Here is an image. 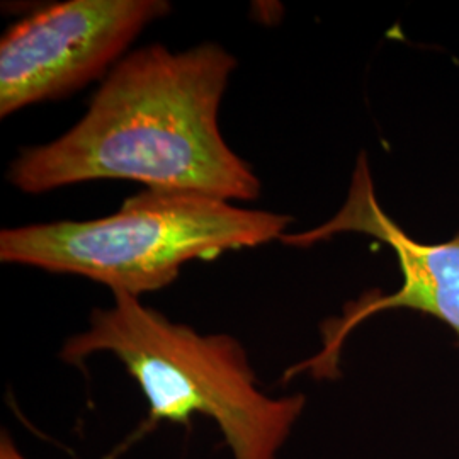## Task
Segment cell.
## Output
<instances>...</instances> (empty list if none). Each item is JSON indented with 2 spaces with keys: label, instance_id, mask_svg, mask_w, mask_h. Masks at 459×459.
Here are the masks:
<instances>
[{
  "label": "cell",
  "instance_id": "6da1fadb",
  "mask_svg": "<svg viewBox=\"0 0 459 459\" xmlns=\"http://www.w3.org/2000/svg\"><path fill=\"white\" fill-rule=\"evenodd\" d=\"M237 66L216 43L133 49L68 132L19 150L7 181L24 195L123 179L230 203L257 199L263 182L229 147L218 123Z\"/></svg>",
  "mask_w": 459,
  "mask_h": 459
},
{
  "label": "cell",
  "instance_id": "7a4b0ae2",
  "mask_svg": "<svg viewBox=\"0 0 459 459\" xmlns=\"http://www.w3.org/2000/svg\"><path fill=\"white\" fill-rule=\"evenodd\" d=\"M109 352L147 396L153 422H216L233 459H278L307 398H273L259 388L244 345L229 333H201L172 322L140 298L113 293L91 313L89 327L66 339L60 359L81 366Z\"/></svg>",
  "mask_w": 459,
  "mask_h": 459
},
{
  "label": "cell",
  "instance_id": "3957f363",
  "mask_svg": "<svg viewBox=\"0 0 459 459\" xmlns=\"http://www.w3.org/2000/svg\"><path fill=\"white\" fill-rule=\"evenodd\" d=\"M290 214L247 210L187 191L145 189L116 213L0 231V261L100 282L142 298L179 278L187 263L281 240Z\"/></svg>",
  "mask_w": 459,
  "mask_h": 459
},
{
  "label": "cell",
  "instance_id": "277c9868",
  "mask_svg": "<svg viewBox=\"0 0 459 459\" xmlns=\"http://www.w3.org/2000/svg\"><path fill=\"white\" fill-rule=\"evenodd\" d=\"M167 0H65L34 9L0 38V117L106 79Z\"/></svg>",
  "mask_w": 459,
  "mask_h": 459
},
{
  "label": "cell",
  "instance_id": "5b68a950",
  "mask_svg": "<svg viewBox=\"0 0 459 459\" xmlns=\"http://www.w3.org/2000/svg\"><path fill=\"white\" fill-rule=\"evenodd\" d=\"M359 231L392 247L403 274V286L394 295L371 291L345 305L344 315L324 324V349L310 361L293 366L286 379L310 369L315 377H337L339 354L347 335L369 316L385 310L411 308L434 315L458 335L459 342V233L446 244L422 246L411 238L381 210L366 155H359L349 196L341 212L318 229L284 235L288 246L308 247L337 233Z\"/></svg>",
  "mask_w": 459,
  "mask_h": 459
},
{
  "label": "cell",
  "instance_id": "8992f818",
  "mask_svg": "<svg viewBox=\"0 0 459 459\" xmlns=\"http://www.w3.org/2000/svg\"><path fill=\"white\" fill-rule=\"evenodd\" d=\"M0 459H28L19 449L16 444L11 439V436H7L5 432H2V439H0Z\"/></svg>",
  "mask_w": 459,
  "mask_h": 459
}]
</instances>
